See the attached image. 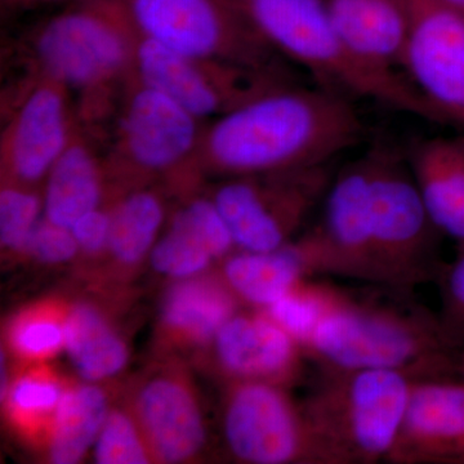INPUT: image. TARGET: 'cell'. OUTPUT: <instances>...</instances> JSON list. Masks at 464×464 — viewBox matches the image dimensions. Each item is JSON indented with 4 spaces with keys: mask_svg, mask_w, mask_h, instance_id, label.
I'll use <instances>...</instances> for the list:
<instances>
[{
    "mask_svg": "<svg viewBox=\"0 0 464 464\" xmlns=\"http://www.w3.org/2000/svg\"><path fill=\"white\" fill-rule=\"evenodd\" d=\"M342 38L360 57L396 69L401 63L408 17L404 0H326Z\"/></svg>",
    "mask_w": 464,
    "mask_h": 464,
    "instance_id": "obj_20",
    "label": "cell"
},
{
    "mask_svg": "<svg viewBox=\"0 0 464 464\" xmlns=\"http://www.w3.org/2000/svg\"><path fill=\"white\" fill-rule=\"evenodd\" d=\"M288 390L265 382H226L222 433L237 462L333 464Z\"/></svg>",
    "mask_w": 464,
    "mask_h": 464,
    "instance_id": "obj_8",
    "label": "cell"
},
{
    "mask_svg": "<svg viewBox=\"0 0 464 464\" xmlns=\"http://www.w3.org/2000/svg\"><path fill=\"white\" fill-rule=\"evenodd\" d=\"M109 413L108 395L99 386H67L45 442L48 459L56 464L81 462Z\"/></svg>",
    "mask_w": 464,
    "mask_h": 464,
    "instance_id": "obj_23",
    "label": "cell"
},
{
    "mask_svg": "<svg viewBox=\"0 0 464 464\" xmlns=\"http://www.w3.org/2000/svg\"><path fill=\"white\" fill-rule=\"evenodd\" d=\"M308 276L328 275L380 285L369 209V160L362 157L335 173L319 222L292 241Z\"/></svg>",
    "mask_w": 464,
    "mask_h": 464,
    "instance_id": "obj_9",
    "label": "cell"
},
{
    "mask_svg": "<svg viewBox=\"0 0 464 464\" xmlns=\"http://www.w3.org/2000/svg\"><path fill=\"white\" fill-rule=\"evenodd\" d=\"M230 228L215 201H192L174 216L167 234L151 249L158 273L188 279L208 270L215 259L226 258L235 248Z\"/></svg>",
    "mask_w": 464,
    "mask_h": 464,
    "instance_id": "obj_16",
    "label": "cell"
},
{
    "mask_svg": "<svg viewBox=\"0 0 464 464\" xmlns=\"http://www.w3.org/2000/svg\"><path fill=\"white\" fill-rule=\"evenodd\" d=\"M111 215L103 210H92L72 226L79 250L87 256H99L108 250Z\"/></svg>",
    "mask_w": 464,
    "mask_h": 464,
    "instance_id": "obj_32",
    "label": "cell"
},
{
    "mask_svg": "<svg viewBox=\"0 0 464 464\" xmlns=\"http://www.w3.org/2000/svg\"><path fill=\"white\" fill-rule=\"evenodd\" d=\"M212 347L226 382H265L289 389L304 377V348L265 311H237L217 333Z\"/></svg>",
    "mask_w": 464,
    "mask_h": 464,
    "instance_id": "obj_14",
    "label": "cell"
},
{
    "mask_svg": "<svg viewBox=\"0 0 464 464\" xmlns=\"http://www.w3.org/2000/svg\"><path fill=\"white\" fill-rule=\"evenodd\" d=\"M386 463L464 464V381H414Z\"/></svg>",
    "mask_w": 464,
    "mask_h": 464,
    "instance_id": "obj_13",
    "label": "cell"
},
{
    "mask_svg": "<svg viewBox=\"0 0 464 464\" xmlns=\"http://www.w3.org/2000/svg\"><path fill=\"white\" fill-rule=\"evenodd\" d=\"M237 298L222 276L182 279L161 304L160 333L170 346L207 347L235 313Z\"/></svg>",
    "mask_w": 464,
    "mask_h": 464,
    "instance_id": "obj_18",
    "label": "cell"
},
{
    "mask_svg": "<svg viewBox=\"0 0 464 464\" xmlns=\"http://www.w3.org/2000/svg\"><path fill=\"white\" fill-rule=\"evenodd\" d=\"M128 411L154 462H190L206 447L200 399L181 366H160L141 378L130 393Z\"/></svg>",
    "mask_w": 464,
    "mask_h": 464,
    "instance_id": "obj_12",
    "label": "cell"
},
{
    "mask_svg": "<svg viewBox=\"0 0 464 464\" xmlns=\"http://www.w3.org/2000/svg\"><path fill=\"white\" fill-rule=\"evenodd\" d=\"M69 307L60 302H43L21 311L7 329L12 353L26 362H45L65 348Z\"/></svg>",
    "mask_w": 464,
    "mask_h": 464,
    "instance_id": "obj_27",
    "label": "cell"
},
{
    "mask_svg": "<svg viewBox=\"0 0 464 464\" xmlns=\"http://www.w3.org/2000/svg\"><path fill=\"white\" fill-rule=\"evenodd\" d=\"M94 459L100 464L154 462L148 444L128 409L110 411L94 442Z\"/></svg>",
    "mask_w": 464,
    "mask_h": 464,
    "instance_id": "obj_28",
    "label": "cell"
},
{
    "mask_svg": "<svg viewBox=\"0 0 464 464\" xmlns=\"http://www.w3.org/2000/svg\"><path fill=\"white\" fill-rule=\"evenodd\" d=\"M142 38L197 61L286 76L276 53L234 0H121Z\"/></svg>",
    "mask_w": 464,
    "mask_h": 464,
    "instance_id": "obj_6",
    "label": "cell"
},
{
    "mask_svg": "<svg viewBox=\"0 0 464 464\" xmlns=\"http://www.w3.org/2000/svg\"><path fill=\"white\" fill-rule=\"evenodd\" d=\"M67 386L44 365L21 372L2 395L9 422L29 441L45 445Z\"/></svg>",
    "mask_w": 464,
    "mask_h": 464,
    "instance_id": "obj_25",
    "label": "cell"
},
{
    "mask_svg": "<svg viewBox=\"0 0 464 464\" xmlns=\"http://www.w3.org/2000/svg\"><path fill=\"white\" fill-rule=\"evenodd\" d=\"M406 78L444 123L464 127V14L440 0H404Z\"/></svg>",
    "mask_w": 464,
    "mask_h": 464,
    "instance_id": "obj_11",
    "label": "cell"
},
{
    "mask_svg": "<svg viewBox=\"0 0 464 464\" xmlns=\"http://www.w3.org/2000/svg\"><path fill=\"white\" fill-rule=\"evenodd\" d=\"M41 199L25 188H5L0 194V240L3 248L26 252L39 222Z\"/></svg>",
    "mask_w": 464,
    "mask_h": 464,
    "instance_id": "obj_29",
    "label": "cell"
},
{
    "mask_svg": "<svg viewBox=\"0 0 464 464\" xmlns=\"http://www.w3.org/2000/svg\"><path fill=\"white\" fill-rule=\"evenodd\" d=\"M14 2H16V0H14ZM17 2H42V0H17Z\"/></svg>",
    "mask_w": 464,
    "mask_h": 464,
    "instance_id": "obj_35",
    "label": "cell"
},
{
    "mask_svg": "<svg viewBox=\"0 0 464 464\" xmlns=\"http://www.w3.org/2000/svg\"><path fill=\"white\" fill-rule=\"evenodd\" d=\"M369 160V209L380 285L414 290L438 282L447 262L440 253L441 232L398 150L377 143Z\"/></svg>",
    "mask_w": 464,
    "mask_h": 464,
    "instance_id": "obj_5",
    "label": "cell"
},
{
    "mask_svg": "<svg viewBox=\"0 0 464 464\" xmlns=\"http://www.w3.org/2000/svg\"><path fill=\"white\" fill-rule=\"evenodd\" d=\"M301 346L317 372L389 369L415 380L458 377L459 353L448 346L438 314L420 304L413 290L332 286Z\"/></svg>",
    "mask_w": 464,
    "mask_h": 464,
    "instance_id": "obj_2",
    "label": "cell"
},
{
    "mask_svg": "<svg viewBox=\"0 0 464 464\" xmlns=\"http://www.w3.org/2000/svg\"><path fill=\"white\" fill-rule=\"evenodd\" d=\"M197 119L167 94L142 85L124 118L130 158L150 170L176 166L194 148Z\"/></svg>",
    "mask_w": 464,
    "mask_h": 464,
    "instance_id": "obj_15",
    "label": "cell"
},
{
    "mask_svg": "<svg viewBox=\"0 0 464 464\" xmlns=\"http://www.w3.org/2000/svg\"><path fill=\"white\" fill-rule=\"evenodd\" d=\"M161 201L148 191L134 192L111 213L108 252L112 262L124 270L141 264L163 224Z\"/></svg>",
    "mask_w": 464,
    "mask_h": 464,
    "instance_id": "obj_26",
    "label": "cell"
},
{
    "mask_svg": "<svg viewBox=\"0 0 464 464\" xmlns=\"http://www.w3.org/2000/svg\"><path fill=\"white\" fill-rule=\"evenodd\" d=\"M275 51L295 61L315 85L442 123L441 116L396 69L360 57L334 25L326 0H234Z\"/></svg>",
    "mask_w": 464,
    "mask_h": 464,
    "instance_id": "obj_3",
    "label": "cell"
},
{
    "mask_svg": "<svg viewBox=\"0 0 464 464\" xmlns=\"http://www.w3.org/2000/svg\"><path fill=\"white\" fill-rule=\"evenodd\" d=\"M79 252L72 228L53 224L47 218L36 226L26 248V253L43 264L54 265L70 261Z\"/></svg>",
    "mask_w": 464,
    "mask_h": 464,
    "instance_id": "obj_31",
    "label": "cell"
},
{
    "mask_svg": "<svg viewBox=\"0 0 464 464\" xmlns=\"http://www.w3.org/2000/svg\"><path fill=\"white\" fill-rule=\"evenodd\" d=\"M65 348L76 372L90 382L115 377L130 359L127 343L108 316L88 302L69 307Z\"/></svg>",
    "mask_w": 464,
    "mask_h": 464,
    "instance_id": "obj_22",
    "label": "cell"
},
{
    "mask_svg": "<svg viewBox=\"0 0 464 464\" xmlns=\"http://www.w3.org/2000/svg\"><path fill=\"white\" fill-rule=\"evenodd\" d=\"M433 224L464 243V137L438 136L415 143L406 155Z\"/></svg>",
    "mask_w": 464,
    "mask_h": 464,
    "instance_id": "obj_17",
    "label": "cell"
},
{
    "mask_svg": "<svg viewBox=\"0 0 464 464\" xmlns=\"http://www.w3.org/2000/svg\"><path fill=\"white\" fill-rule=\"evenodd\" d=\"M442 334L451 350H464V243L458 246L453 261L445 264L438 282Z\"/></svg>",
    "mask_w": 464,
    "mask_h": 464,
    "instance_id": "obj_30",
    "label": "cell"
},
{
    "mask_svg": "<svg viewBox=\"0 0 464 464\" xmlns=\"http://www.w3.org/2000/svg\"><path fill=\"white\" fill-rule=\"evenodd\" d=\"M128 24L121 0H82L43 27L36 45L39 60L63 83H99L124 65Z\"/></svg>",
    "mask_w": 464,
    "mask_h": 464,
    "instance_id": "obj_10",
    "label": "cell"
},
{
    "mask_svg": "<svg viewBox=\"0 0 464 464\" xmlns=\"http://www.w3.org/2000/svg\"><path fill=\"white\" fill-rule=\"evenodd\" d=\"M99 167L83 146H67L50 173L45 188V218L72 228L81 217L100 206Z\"/></svg>",
    "mask_w": 464,
    "mask_h": 464,
    "instance_id": "obj_24",
    "label": "cell"
},
{
    "mask_svg": "<svg viewBox=\"0 0 464 464\" xmlns=\"http://www.w3.org/2000/svg\"><path fill=\"white\" fill-rule=\"evenodd\" d=\"M364 137L353 100L319 85L282 84L225 111L206 151L219 172L250 176L332 163Z\"/></svg>",
    "mask_w": 464,
    "mask_h": 464,
    "instance_id": "obj_1",
    "label": "cell"
},
{
    "mask_svg": "<svg viewBox=\"0 0 464 464\" xmlns=\"http://www.w3.org/2000/svg\"><path fill=\"white\" fill-rule=\"evenodd\" d=\"M221 276L237 301L264 311L310 277L292 243L273 252L231 253Z\"/></svg>",
    "mask_w": 464,
    "mask_h": 464,
    "instance_id": "obj_21",
    "label": "cell"
},
{
    "mask_svg": "<svg viewBox=\"0 0 464 464\" xmlns=\"http://www.w3.org/2000/svg\"><path fill=\"white\" fill-rule=\"evenodd\" d=\"M440 2L447 5L448 7L456 9L459 14H464V0H440Z\"/></svg>",
    "mask_w": 464,
    "mask_h": 464,
    "instance_id": "obj_33",
    "label": "cell"
},
{
    "mask_svg": "<svg viewBox=\"0 0 464 464\" xmlns=\"http://www.w3.org/2000/svg\"><path fill=\"white\" fill-rule=\"evenodd\" d=\"M458 377L464 381V350L458 355Z\"/></svg>",
    "mask_w": 464,
    "mask_h": 464,
    "instance_id": "obj_34",
    "label": "cell"
},
{
    "mask_svg": "<svg viewBox=\"0 0 464 464\" xmlns=\"http://www.w3.org/2000/svg\"><path fill=\"white\" fill-rule=\"evenodd\" d=\"M301 405L333 464L386 462L415 381L404 372H317Z\"/></svg>",
    "mask_w": 464,
    "mask_h": 464,
    "instance_id": "obj_4",
    "label": "cell"
},
{
    "mask_svg": "<svg viewBox=\"0 0 464 464\" xmlns=\"http://www.w3.org/2000/svg\"><path fill=\"white\" fill-rule=\"evenodd\" d=\"M65 105L57 90L34 91L24 103L11 143V168L21 182L47 176L67 149Z\"/></svg>",
    "mask_w": 464,
    "mask_h": 464,
    "instance_id": "obj_19",
    "label": "cell"
},
{
    "mask_svg": "<svg viewBox=\"0 0 464 464\" xmlns=\"http://www.w3.org/2000/svg\"><path fill=\"white\" fill-rule=\"evenodd\" d=\"M334 176L332 163H326L232 177L219 186L213 201L237 248L273 252L292 243L308 216L323 204Z\"/></svg>",
    "mask_w": 464,
    "mask_h": 464,
    "instance_id": "obj_7",
    "label": "cell"
}]
</instances>
